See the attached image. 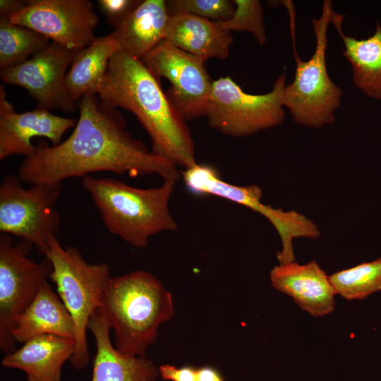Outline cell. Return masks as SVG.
Masks as SVG:
<instances>
[{"label": "cell", "instance_id": "obj_4", "mask_svg": "<svg viewBox=\"0 0 381 381\" xmlns=\"http://www.w3.org/2000/svg\"><path fill=\"white\" fill-rule=\"evenodd\" d=\"M176 181L164 180L162 186L138 188L113 178H83V188L109 233L138 248L164 231L177 227L169 203Z\"/></svg>", "mask_w": 381, "mask_h": 381}, {"label": "cell", "instance_id": "obj_16", "mask_svg": "<svg viewBox=\"0 0 381 381\" xmlns=\"http://www.w3.org/2000/svg\"><path fill=\"white\" fill-rule=\"evenodd\" d=\"M110 329L97 308L87 324L97 348L90 381H156L159 373L153 362L145 356H127L119 353L111 344Z\"/></svg>", "mask_w": 381, "mask_h": 381}, {"label": "cell", "instance_id": "obj_30", "mask_svg": "<svg viewBox=\"0 0 381 381\" xmlns=\"http://www.w3.org/2000/svg\"><path fill=\"white\" fill-rule=\"evenodd\" d=\"M198 381H224V380L215 368L204 366L198 368Z\"/></svg>", "mask_w": 381, "mask_h": 381}, {"label": "cell", "instance_id": "obj_14", "mask_svg": "<svg viewBox=\"0 0 381 381\" xmlns=\"http://www.w3.org/2000/svg\"><path fill=\"white\" fill-rule=\"evenodd\" d=\"M77 120L35 109L17 113L8 101L4 87L0 85V159L13 155L30 157L36 151L31 143L35 137L49 139L52 146L61 143L64 133L75 127Z\"/></svg>", "mask_w": 381, "mask_h": 381}, {"label": "cell", "instance_id": "obj_17", "mask_svg": "<svg viewBox=\"0 0 381 381\" xmlns=\"http://www.w3.org/2000/svg\"><path fill=\"white\" fill-rule=\"evenodd\" d=\"M75 345L74 339L66 337L36 336L6 354L1 365L23 370L28 381H61L62 366L72 358Z\"/></svg>", "mask_w": 381, "mask_h": 381}, {"label": "cell", "instance_id": "obj_10", "mask_svg": "<svg viewBox=\"0 0 381 381\" xmlns=\"http://www.w3.org/2000/svg\"><path fill=\"white\" fill-rule=\"evenodd\" d=\"M33 246L21 239L14 243L10 235H0V349L13 351L12 330L40 286L49 278L52 265L47 258L36 262L29 255Z\"/></svg>", "mask_w": 381, "mask_h": 381}, {"label": "cell", "instance_id": "obj_18", "mask_svg": "<svg viewBox=\"0 0 381 381\" xmlns=\"http://www.w3.org/2000/svg\"><path fill=\"white\" fill-rule=\"evenodd\" d=\"M165 40L204 61L226 59L234 41L219 22L188 13L169 16Z\"/></svg>", "mask_w": 381, "mask_h": 381}, {"label": "cell", "instance_id": "obj_23", "mask_svg": "<svg viewBox=\"0 0 381 381\" xmlns=\"http://www.w3.org/2000/svg\"><path fill=\"white\" fill-rule=\"evenodd\" d=\"M50 43V40L35 30L0 17L1 70L24 62Z\"/></svg>", "mask_w": 381, "mask_h": 381}, {"label": "cell", "instance_id": "obj_5", "mask_svg": "<svg viewBox=\"0 0 381 381\" xmlns=\"http://www.w3.org/2000/svg\"><path fill=\"white\" fill-rule=\"evenodd\" d=\"M334 12L332 1L325 0L320 17L311 19L315 47L308 61H303L296 53L295 13H289L296 69L294 80L284 87L282 105L288 108L296 123L307 128L332 123L341 104L343 91L331 80L326 65L327 28Z\"/></svg>", "mask_w": 381, "mask_h": 381}, {"label": "cell", "instance_id": "obj_3", "mask_svg": "<svg viewBox=\"0 0 381 381\" xmlns=\"http://www.w3.org/2000/svg\"><path fill=\"white\" fill-rule=\"evenodd\" d=\"M114 335V347L127 356H145L157 329L171 318V294L145 270L111 277L99 308Z\"/></svg>", "mask_w": 381, "mask_h": 381}, {"label": "cell", "instance_id": "obj_22", "mask_svg": "<svg viewBox=\"0 0 381 381\" xmlns=\"http://www.w3.org/2000/svg\"><path fill=\"white\" fill-rule=\"evenodd\" d=\"M119 49V42L110 33L97 37L90 45L76 50L66 75L65 84L70 97L77 104L85 95H97L110 59Z\"/></svg>", "mask_w": 381, "mask_h": 381}, {"label": "cell", "instance_id": "obj_8", "mask_svg": "<svg viewBox=\"0 0 381 381\" xmlns=\"http://www.w3.org/2000/svg\"><path fill=\"white\" fill-rule=\"evenodd\" d=\"M18 176L8 174L0 185V232L32 243L46 254L50 238L61 226L55 207L62 183L33 185L25 188Z\"/></svg>", "mask_w": 381, "mask_h": 381}, {"label": "cell", "instance_id": "obj_25", "mask_svg": "<svg viewBox=\"0 0 381 381\" xmlns=\"http://www.w3.org/2000/svg\"><path fill=\"white\" fill-rule=\"evenodd\" d=\"M235 11L227 20L219 22L229 31L248 32L263 45L266 42L264 13L258 0H234Z\"/></svg>", "mask_w": 381, "mask_h": 381}, {"label": "cell", "instance_id": "obj_26", "mask_svg": "<svg viewBox=\"0 0 381 381\" xmlns=\"http://www.w3.org/2000/svg\"><path fill=\"white\" fill-rule=\"evenodd\" d=\"M166 5L169 16L188 13L216 22L227 20L235 11L230 0H168Z\"/></svg>", "mask_w": 381, "mask_h": 381}, {"label": "cell", "instance_id": "obj_28", "mask_svg": "<svg viewBox=\"0 0 381 381\" xmlns=\"http://www.w3.org/2000/svg\"><path fill=\"white\" fill-rule=\"evenodd\" d=\"M162 378L169 381H198V368L191 366L177 368L171 365H162L159 368Z\"/></svg>", "mask_w": 381, "mask_h": 381}, {"label": "cell", "instance_id": "obj_24", "mask_svg": "<svg viewBox=\"0 0 381 381\" xmlns=\"http://www.w3.org/2000/svg\"><path fill=\"white\" fill-rule=\"evenodd\" d=\"M329 280L337 294L347 300H361L381 290V258L338 271Z\"/></svg>", "mask_w": 381, "mask_h": 381}, {"label": "cell", "instance_id": "obj_6", "mask_svg": "<svg viewBox=\"0 0 381 381\" xmlns=\"http://www.w3.org/2000/svg\"><path fill=\"white\" fill-rule=\"evenodd\" d=\"M45 258L52 265L49 279L74 325L75 351L70 360L75 369L85 368L90 361L86 332L89 320L100 307L104 291L111 278L108 264L88 263L78 249L64 248L56 235L50 238Z\"/></svg>", "mask_w": 381, "mask_h": 381}, {"label": "cell", "instance_id": "obj_1", "mask_svg": "<svg viewBox=\"0 0 381 381\" xmlns=\"http://www.w3.org/2000/svg\"><path fill=\"white\" fill-rule=\"evenodd\" d=\"M79 118L72 133L56 146L39 142L32 156L25 158L18 177L29 186L62 183L72 177L98 171L138 176L155 174L176 181V165L152 151L126 130L116 109L97 95H85L78 102Z\"/></svg>", "mask_w": 381, "mask_h": 381}, {"label": "cell", "instance_id": "obj_9", "mask_svg": "<svg viewBox=\"0 0 381 381\" xmlns=\"http://www.w3.org/2000/svg\"><path fill=\"white\" fill-rule=\"evenodd\" d=\"M190 193L195 195H214L242 205L265 217L277 231L282 250L277 253L279 264L295 261L292 241L296 238H317L320 235L317 224L303 214L285 212L263 204L262 192L257 185L236 186L223 180L217 170L207 164H195L181 174Z\"/></svg>", "mask_w": 381, "mask_h": 381}, {"label": "cell", "instance_id": "obj_29", "mask_svg": "<svg viewBox=\"0 0 381 381\" xmlns=\"http://www.w3.org/2000/svg\"><path fill=\"white\" fill-rule=\"evenodd\" d=\"M26 4V1L19 0H1L0 1V17L7 18L20 10Z\"/></svg>", "mask_w": 381, "mask_h": 381}, {"label": "cell", "instance_id": "obj_15", "mask_svg": "<svg viewBox=\"0 0 381 381\" xmlns=\"http://www.w3.org/2000/svg\"><path fill=\"white\" fill-rule=\"evenodd\" d=\"M270 277L276 290L290 296L312 316L321 317L334 311L336 291L315 260L305 265L296 261L279 264L271 270Z\"/></svg>", "mask_w": 381, "mask_h": 381}, {"label": "cell", "instance_id": "obj_19", "mask_svg": "<svg viewBox=\"0 0 381 381\" xmlns=\"http://www.w3.org/2000/svg\"><path fill=\"white\" fill-rule=\"evenodd\" d=\"M169 16L165 0H144L111 35L121 50L142 60L165 40Z\"/></svg>", "mask_w": 381, "mask_h": 381}, {"label": "cell", "instance_id": "obj_7", "mask_svg": "<svg viewBox=\"0 0 381 381\" xmlns=\"http://www.w3.org/2000/svg\"><path fill=\"white\" fill-rule=\"evenodd\" d=\"M286 73L277 77L270 92L253 95L244 92L230 77L213 80L206 116L210 126L223 134L242 137L283 123L282 94Z\"/></svg>", "mask_w": 381, "mask_h": 381}, {"label": "cell", "instance_id": "obj_13", "mask_svg": "<svg viewBox=\"0 0 381 381\" xmlns=\"http://www.w3.org/2000/svg\"><path fill=\"white\" fill-rule=\"evenodd\" d=\"M75 52L52 42L24 62L1 69L0 78L26 89L37 101V108L74 112L78 104L67 91L65 78Z\"/></svg>", "mask_w": 381, "mask_h": 381}, {"label": "cell", "instance_id": "obj_21", "mask_svg": "<svg viewBox=\"0 0 381 381\" xmlns=\"http://www.w3.org/2000/svg\"><path fill=\"white\" fill-rule=\"evenodd\" d=\"M344 17L334 12L331 23L342 40V54L351 66L353 84L369 97L381 99V26L377 23L371 36L358 40L342 32Z\"/></svg>", "mask_w": 381, "mask_h": 381}, {"label": "cell", "instance_id": "obj_11", "mask_svg": "<svg viewBox=\"0 0 381 381\" xmlns=\"http://www.w3.org/2000/svg\"><path fill=\"white\" fill-rule=\"evenodd\" d=\"M159 80L167 79L169 100L185 120L206 116L213 80L205 61L163 40L142 60Z\"/></svg>", "mask_w": 381, "mask_h": 381}, {"label": "cell", "instance_id": "obj_12", "mask_svg": "<svg viewBox=\"0 0 381 381\" xmlns=\"http://www.w3.org/2000/svg\"><path fill=\"white\" fill-rule=\"evenodd\" d=\"M8 19L75 50L97 38L95 30L99 22L88 0H26L25 6Z\"/></svg>", "mask_w": 381, "mask_h": 381}, {"label": "cell", "instance_id": "obj_2", "mask_svg": "<svg viewBox=\"0 0 381 381\" xmlns=\"http://www.w3.org/2000/svg\"><path fill=\"white\" fill-rule=\"evenodd\" d=\"M97 95L102 103L123 108L136 116L152 140L153 153L185 169L197 164L186 120L141 60L121 49L116 52Z\"/></svg>", "mask_w": 381, "mask_h": 381}, {"label": "cell", "instance_id": "obj_20", "mask_svg": "<svg viewBox=\"0 0 381 381\" xmlns=\"http://www.w3.org/2000/svg\"><path fill=\"white\" fill-rule=\"evenodd\" d=\"M74 332L73 321L69 312L47 281L17 318L12 337L15 342L24 343L43 334L74 339Z\"/></svg>", "mask_w": 381, "mask_h": 381}, {"label": "cell", "instance_id": "obj_27", "mask_svg": "<svg viewBox=\"0 0 381 381\" xmlns=\"http://www.w3.org/2000/svg\"><path fill=\"white\" fill-rule=\"evenodd\" d=\"M141 0H99L97 3L107 16L111 28H115L141 2Z\"/></svg>", "mask_w": 381, "mask_h": 381}]
</instances>
